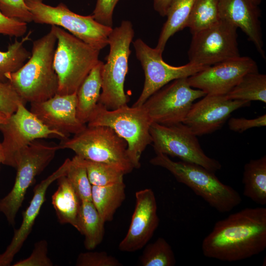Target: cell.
I'll return each instance as SVG.
<instances>
[{"label": "cell", "mask_w": 266, "mask_h": 266, "mask_svg": "<svg viewBox=\"0 0 266 266\" xmlns=\"http://www.w3.org/2000/svg\"><path fill=\"white\" fill-rule=\"evenodd\" d=\"M266 248V208H246L217 221L203 239L206 257L234 262L259 254Z\"/></svg>", "instance_id": "6da1fadb"}, {"label": "cell", "mask_w": 266, "mask_h": 266, "mask_svg": "<svg viewBox=\"0 0 266 266\" xmlns=\"http://www.w3.org/2000/svg\"><path fill=\"white\" fill-rule=\"evenodd\" d=\"M57 38L54 30L33 42L31 55L6 79L26 103L48 100L57 93L58 79L53 66Z\"/></svg>", "instance_id": "7a4b0ae2"}, {"label": "cell", "mask_w": 266, "mask_h": 266, "mask_svg": "<svg viewBox=\"0 0 266 266\" xmlns=\"http://www.w3.org/2000/svg\"><path fill=\"white\" fill-rule=\"evenodd\" d=\"M150 163L169 171L178 182L188 186L220 213L232 211L242 201L237 191L223 183L214 172L202 166L182 161L175 162L163 154H156Z\"/></svg>", "instance_id": "3957f363"}, {"label": "cell", "mask_w": 266, "mask_h": 266, "mask_svg": "<svg viewBox=\"0 0 266 266\" xmlns=\"http://www.w3.org/2000/svg\"><path fill=\"white\" fill-rule=\"evenodd\" d=\"M57 38L53 66L58 79L57 93H76L79 87L98 64L100 50L65 30L51 26Z\"/></svg>", "instance_id": "277c9868"}, {"label": "cell", "mask_w": 266, "mask_h": 266, "mask_svg": "<svg viewBox=\"0 0 266 266\" xmlns=\"http://www.w3.org/2000/svg\"><path fill=\"white\" fill-rule=\"evenodd\" d=\"M151 122L143 108L126 105L108 109L98 103L87 124L88 126H106L113 129L127 143L128 157L134 168H139L140 160L146 147L152 143Z\"/></svg>", "instance_id": "5b68a950"}, {"label": "cell", "mask_w": 266, "mask_h": 266, "mask_svg": "<svg viewBox=\"0 0 266 266\" xmlns=\"http://www.w3.org/2000/svg\"><path fill=\"white\" fill-rule=\"evenodd\" d=\"M134 33L132 23L123 21L108 36L110 49L101 70V92L99 102L108 109L127 105L129 97L124 91L128 61Z\"/></svg>", "instance_id": "8992f818"}, {"label": "cell", "mask_w": 266, "mask_h": 266, "mask_svg": "<svg viewBox=\"0 0 266 266\" xmlns=\"http://www.w3.org/2000/svg\"><path fill=\"white\" fill-rule=\"evenodd\" d=\"M58 145L60 149L71 150L82 159L116 166L125 174L134 169L126 141L108 127L86 126L72 137L61 139Z\"/></svg>", "instance_id": "52a82bcc"}, {"label": "cell", "mask_w": 266, "mask_h": 266, "mask_svg": "<svg viewBox=\"0 0 266 266\" xmlns=\"http://www.w3.org/2000/svg\"><path fill=\"white\" fill-rule=\"evenodd\" d=\"M37 24L56 26L99 50L106 47L112 27L96 21L91 15L83 16L71 11L65 4L56 6L44 3L43 0H24Z\"/></svg>", "instance_id": "ba28073f"}, {"label": "cell", "mask_w": 266, "mask_h": 266, "mask_svg": "<svg viewBox=\"0 0 266 266\" xmlns=\"http://www.w3.org/2000/svg\"><path fill=\"white\" fill-rule=\"evenodd\" d=\"M39 140L33 141L21 151L13 186L8 194L0 200V212L4 215L10 225L15 224L16 214L28 188L60 149L58 144Z\"/></svg>", "instance_id": "9c48e42d"}, {"label": "cell", "mask_w": 266, "mask_h": 266, "mask_svg": "<svg viewBox=\"0 0 266 266\" xmlns=\"http://www.w3.org/2000/svg\"><path fill=\"white\" fill-rule=\"evenodd\" d=\"M150 133L156 154L177 157L182 161L195 164L215 172L222 165L207 156L202 150L196 135L186 125H170L151 123Z\"/></svg>", "instance_id": "30bf717a"}, {"label": "cell", "mask_w": 266, "mask_h": 266, "mask_svg": "<svg viewBox=\"0 0 266 266\" xmlns=\"http://www.w3.org/2000/svg\"><path fill=\"white\" fill-rule=\"evenodd\" d=\"M187 78L168 83L142 105L151 123L170 125L183 123L193 102L206 95L202 90L191 87Z\"/></svg>", "instance_id": "8fae6325"}, {"label": "cell", "mask_w": 266, "mask_h": 266, "mask_svg": "<svg viewBox=\"0 0 266 266\" xmlns=\"http://www.w3.org/2000/svg\"><path fill=\"white\" fill-rule=\"evenodd\" d=\"M236 28L220 20L193 35L188 52L189 63L208 67L240 56Z\"/></svg>", "instance_id": "7c38bea8"}, {"label": "cell", "mask_w": 266, "mask_h": 266, "mask_svg": "<svg viewBox=\"0 0 266 266\" xmlns=\"http://www.w3.org/2000/svg\"><path fill=\"white\" fill-rule=\"evenodd\" d=\"M0 131L3 135V165L15 168L21 151L33 141L51 136L67 138L44 125L23 103H19L16 111L0 125Z\"/></svg>", "instance_id": "4fadbf2b"}, {"label": "cell", "mask_w": 266, "mask_h": 266, "mask_svg": "<svg viewBox=\"0 0 266 266\" xmlns=\"http://www.w3.org/2000/svg\"><path fill=\"white\" fill-rule=\"evenodd\" d=\"M133 43L145 75L142 92L133 106H141L152 95L172 81L188 77L207 67L189 63L181 66H171L163 60V53L142 39H137Z\"/></svg>", "instance_id": "5bb4252c"}, {"label": "cell", "mask_w": 266, "mask_h": 266, "mask_svg": "<svg viewBox=\"0 0 266 266\" xmlns=\"http://www.w3.org/2000/svg\"><path fill=\"white\" fill-rule=\"evenodd\" d=\"M258 72L256 62L251 58L241 57L208 66L187 78L192 88L206 95H226L245 74Z\"/></svg>", "instance_id": "9a60e30c"}, {"label": "cell", "mask_w": 266, "mask_h": 266, "mask_svg": "<svg viewBox=\"0 0 266 266\" xmlns=\"http://www.w3.org/2000/svg\"><path fill=\"white\" fill-rule=\"evenodd\" d=\"M250 103L225 95L206 94L193 103L183 123L197 136L211 133L221 129L233 112Z\"/></svg>", "instance_id": "2e32d148"}, {"label": "cell", "mask_w": 266, "mask_h": 266, "mask_svg": "<svg viewBox=\"0 0 266 266\" xmlns=\"http://www.w3.org/2000/svg\"><path fill=\"white\" fill-rule=\"evenodd\" d=\"M136 203L130 227L119 244L123 252H133L143 248L153 236L159 224L155 194L147 188L135 193Z\"/></svg>", "instance_id": "e0dca14e"}, {"label": "cell", "mask_w": 266, "mask_h": 266, "mask_svg": "<svg viewBox=\"0 0 266 266\" xmlns=\"http://www.w3.org/2000/svg\"><path fill=\"white\" fill-rule=\"evenodd\" d=\"M30 111L44 125L67 138L83 130L82 124L76 115V94H56L45 100L31 103Z\"/></svg>", "instance_id": "ac0fdd59"}, {"label": "cell", "mask_w": 266, "mask_h": 266, "mask_svg": "<svg viewBox=\"0 0 266 266\" xmlns=\"http://www.w3.org/2000/svg\"><path fill=\"white\" fill-rule=\"evenodd\" d=\"M70 159L63 164L46 178L36 185L29 205L22 214V223L14 232L12 240L5 251L0 254V266L10 265L15 255L19 251L30 234L41 208L45 200L46 192L50 185L59 177L66 174Z\"/></svg>", "instance_id": "d6986e66"}, {"label": "cell", "mask_w": 266, "mask_h": 266, "mask_svg": "<svg viewBox=\"0 0 266 266\" xmlns=\"http://www.w3.org/2000/svg\"><path fill=\"white\" fill-rule=\"evenodd\" d=\"M219 10L220 19L240 28L265 59L258 5L251 0H219Z\"/></svg>", "instance_id": "ffe728a7"}, {"label": "cell", "mask_w": 266, "mask_h": 266, "mask_svg": "<svg viewBox=\"0 0 266 266\" xmlns=\"http://www.w3.org/2000/svg\"><path fill=\"white\" fill-rule=\"evenodd\" d=\"M103 62L99 61L79 87L76 94V115L78 120L86 125L99 102L102 79Z\"/></svg>", "instance_id": "44dd1931"}, {"label": "cell", "mask_w": 266, "mask_h": 266, "mask_svg": "<svg viewBox=\"0 0 266 266\" xmlns=\"http://www.w3.org/2000/svg\"><path fill=\"white\" fill-rule=\"evenodd\" d=\"M57 180L58 188L52 196V204L58 219L61 224H69L78 231L81 200L66 175Z\"/></svg>", "instance_id": "7402d4cb"}, {"label": "cell", "mask_w": 266, "mask_h": 266, "mask_svg": "<svg viewBox=\"0 0 266 266\" xmlns=\"http://www.w3.org/2000/svg\"><path fill=\"white\" fill-rule=\"evenodd\" d=\"M123 182L104 186L92 185V201L104 223L111 221L126 199Z\"/></svg>", "instance_id": "603a6c76"}, {"label": "cell", "mask_w": 266, "mask_h": 266, "mask_svg": "<svg viewBox=\"0 0 266 266\" xmlns=\"http://www.w3.org/2000/svg\"><path fill=\"white\" fill-rule=\"evenodd\" d=\"M243 194L254 202L266 204V156L251 160L244 166Z\"/></svg>", "instance_id": "cb8c5ba5"}, {"label": "cell", "mask_w": 266, "mask_h": 266, "mask_svg": "<svg viewBox=\"0 0 266 266\" xmlns=\"http://www.w3.org/2000/svg\"><path fill=\"white\" fill-rule=\"evenodd\" d=\"M104 223L92 201H81L78 231L84 236V246L87 250H92L101 242Z\"/></svg>", "instance_id": "d4e9b609"}, {"label": "cell", "mask_w": 266, "mask_h": 266, "mask_svg": "<svg viewBox=\"0 0 266 266\" xmlns=\"http://www.w3.org/2000/svg\"><path fill=\"white\" fill-rule=\"evenodd\" d=\"M195 0H175L166 13L167 19L162 29L156 47L163 53L166 42L176 33L186 28Z\"/></svg>", "instance_id": "484cf974"}, {"label": "cell", "mask_w": 266, "mask_h": 266, "mask_svg": "<svg viewBox=\"0 0 266 266\" xmlns=\"http://www.w3.org/2000/svg\"><path fill=\"white\" fill-rule=\"evenodd\" d=\"M231 100L266 103V75L259 72L244 75L226 95Z\"/></svg>", "instance_id": "4316f807"}, {"label": "cell", "mask_w": 266, "mask_h": 266, "mask_svg": "<svg viewBox=\"0 0 266 266\" xmlns=\"http://www.w3.org/2000/svg\"><path fill=\"white\" fill-rule=\"evenodd\" d=\"M219 3V0H195L186 26L192 34L214 25L221 20Z\"/></svg>", "instance_id": "83f0119b"}, {"label": "cell", "mask_w": 266, "mask_h": 266, "mask_svg": "<svg viewBox=\"0 0 266 266\" xmlns=\"http://www.w3.org/2000/svg\"><path fill=\"white\" fill-rule=\"evenodd\" d=\"M75 156L85 167L92 185L104 186L123 182V176L125 174L119 168L108 164Z\"/></svg>", "instance_id": "f1b7e54d"}, {"label": "cell", "mask_w": 266, "mask_h": 266, "mask_svg": "<svg viewBox=\"0 0 266 266\" xmlns=\"http://www.w3.org/2000/svg\"><path fill=\"white\" fill-rule=\"evenodd\" d=\"M30 33L20 41L16 39L8 46L6 51H0V81H7L6 75L19 69L30 58V52L24 46L30 39Z\"/></svg>", "instance_id": "f546056e"}, {"label": "cell", "mask_w": 266, "mask_h": 266, "mask_svg": "<svg viewBox=\"0 0 266 266\" xmlns=\"http://www.w3.org/2000/svg\"><path fill=\"white\" fill-rule=\"evenodd\" d=\"M139 259L141 266H173L176 259L171 247L163 237L147 244Z\"/></svg>", "instance_id": "4dcf8cb0"}, {"label": "cell", "mask_w": 266, "mask_h": 266, "mask_svg": "<svg viewBox=\"0 0 266 266\" xmlns=\"http://www.w3.org/2000/svg\"><path fill=\"white\" fill-rule=\"evenodd\" d=\"M66 176L82 201H92V185L85 167L75 156L70 159Z\"/></svg>", "instance_id": "1f68e13d"}, {"label": "cell", "mask_w": 266, "mask_h": 266, "mask_svg": "<svg viewBox=\"0 0 266 266\" xmlns=\"http://www.w3.org/2000/svg\"><path fill=\"white\" fill-rule=\"evenodd\" d=\"M26 103L7 81H0V112L9 117L16 111L18 104Z\"/></svg>", "instance_id": "d6a6232c"}, {"label": "cell", "mask_w": 266, "mask_h": 266, "mask_svg": "<svg viewBox=\"0 0 266 266\" xmlns=\"http://www.w3.org/2000/svg\"><path fill=\"white\" fill-rule=\"evenodd\" d=\"M77 266H121L122 264L106 252L80 253L76 259Z\"/></svg>", "instance_id": "836d02e7"}, {"label": "cell", "mask_w": 266, "mask_h": 266, "mask_svg": "<svg viewBox=\"0 0 266 266\" xmlns=\"http://www.w3.org/2000/svg\"><path fill=\"white\" fill-rule=\"evenodd\" d=\"M0 10L5 16L27 23L33 22L32 15L24 0H0Z\"/></svg>", "instance_id": "e575fe53"}, {"label": "cell", "mask_w": 266, "mask_h": 266, "mask_svg": "<svg viewBox=\"0 0 266 266\" xmlns=\"http://www.w3.org/2000/svg\"><path fill=\"white\" fill-rule=\"evenodd\" d=\"M47 242L45 240L37 242L31 255L27 258L20 260L13 266H52L53 265L47 256Z\"/></svg>", "instance_id": "d590c367"}, {"label": "cell", "mask_w": 266, "mask_h": 266, "mask_svg": "<svg viewBox=\"0 0 266 266\" xmlns=\"http://www.w3.org/2000/svg\"><path fill=\"white\" fill-rule=\"evenodd\" d=\"M119 0H97L91 15L98 22L110 27L113 25V13Z\"/></svg>", "instance_id": "8d00e7d4"}, {"label": "cell", "mask_w": 266, "mask_h": 266, "mask_svg": "<svg viewBox=\"0 0 266 266\" xmlns=\"http://www.w3.org/2000/svg\"><path fill=\"white\" fill-rule=\"evenodd\" d=\"M27 31V23L5 16L0 10V34L10 37L23 36Z\"/></svg>", "instance_id": "74e56055"}, {"label": "cell", "mask_w": 266, "mask_h": 266, "mask_svg": "<svg viewBox=\"0 0 266 266\" xmlns=\"http://www.w3.org/2000/svg\"><path fill=\"white\" fill-rule=\"evenodd\" d=\"M266 126V114L251 119L244 118L232 117L228 121L229 129L239 133H242L251 128L262 127Z\"/></svg>", "instance_id": "f35d334b"}, {"label": "cell", "mask_w": 266, "mask_h": 266, "mask_svg": "<svg viewBox=\"0 0 266 266\" xmlns=\"http://www.w3.org/2000/svg\"><path fill=\"white\" fill-rule=\"evenodd\" d=\"M175 0H153L154 9L164 17L166 15L170 5Z\"/></svg>", "instance_id": "ab89813d"}, {"label": "cell", "mask_w": 266, "mask_h": 266, "mask_svg": "<svg viewBox=\"0 0 266 266\" xmlns=\"http://www.w3.org/2000/svg\"><path fill=\"white\" fill-rule=\"evenodd\" d=\"M4 160V156L1 142H0V164H3Z\"/></svg>", "instance_id": "60d3db41"}, {"label": "cell", "mask_w": 266, "mask_h": 266, "mask_svg": "<svg viewBox=\"0 0 266 266\" xmlns=\"http://www.w3.org/2000/svg\"><path fill=\"white\" fill-rule=\"evenodd\" d=\"M8 117L2 112H0V125L4 123L7 120Z\"/></svg>", "instance_id": "b9f144b4"}, {"label": "cell", "mask_w": 266, "mask_h": 266, "mask_svg": "<svg viewBox=\"0 0 266 266\" xmlns=\"http://www.w3.org/2000/svg\"><path fill=\"white\" fill-rule=\"evenodd\" d=\"M251 0L258 5H259L261 3V1H262V0Z\"/></svg>", "instance_id": "7bdbcfd3"}, {"label": "cell", "mask_w": 266, "mask_h": 266, "mask_svg": "<svg viewBox=\"0 0 266 266\" xmlns=\"http://www.w3.org/2000/svg\"></svg>", "instance_id": "ee69618b"}]
</instances>
